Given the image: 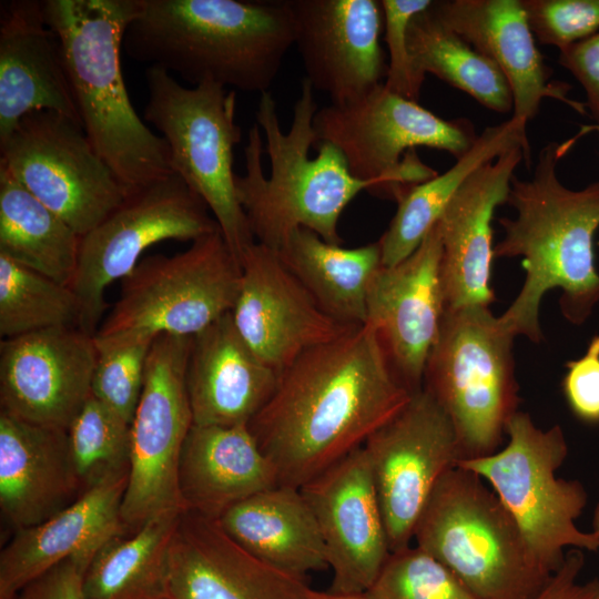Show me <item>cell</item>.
I'll list each match as a JSON object with an SVG mask.
<instances>
[{"label": "cell", "instance_id": "obj_21", "mask_svg": "<svg viewBox=\"0 0 599 599\" xmlns=\"http://www.w3.org/2000/svg\"><path fill=\"white\" fill-rule=\"evenodd\" d=\"M311 590L247 552L217 519L181 512L170 545L167 599H311Z\"/></svg>", "mask_w": 599, "mask_h": 599}, {"label": "cell", "instance_id": "obj_13", "mask_svg": "<svg viewBox=\"0 0 599 599\" xmlns=\"http://www.w3.org/2000/svg\"><path fill=\"white\" fill-rule=\"evenodd\" d=\"M193 337L161 334L152 343L131 423V466L121 506L126 535L150 519L184 510L177 471L193 426L186 368Z\"/></svg>", "mask_w": 599, "mask_h": 599}, {"label": "cell", "instance_id": "obj_5", "mask_svg": "<svg viewBox=\"0 0 599 599\" xmlns=\"http://www.w3.org/2000/svg\"><path fill=\"white\" fill-rule=\"evenodd\" d=\"M88 139L132 194L172 172L166 141L132 105L121 49L136 0H44Z\"/></svg>", "mask_w": 599, "mask_h": 599}, {"label": "cell", "instance_id": "obj_2", "mask_svg": "<svg viewBox=\"0 0 599 599\" xmlns=\"http://www.w3.org/2000/svg\"><path fill=\"white\" fill-rule=\"evenodd\" d=\"M572 144L547 143L530 179L512 176L507 203L516 216L498 220L504 237L494 246V257L520 256L526 271L520 292L499 319L511 334L536 344L542 341L539 309L548 291L561 290L560 311L577 326L599 303V181L580 190L561 183L558 163Z\"/></svg>", "mask_w": 599, "mask_h": 599}, {"label": "cell", "instance_id": "obj_22", "mask_svg": "<svg viewBox=\"0 0 599 599\" xmlns=\"http://www.w3.org/2000/svg\"><path fill=\"white\" fill-rule=\"evenodd\" d=\"M530 164V153L512 148L474 172L445 207L437 225L441 241L440 273L446 308L489 306L494 258L491 222L507 203L517 166Z\"/></svg>", "mask_w": 599, "mask_h": 599}, {"label": "cell", "instance_id": "obj_45", "mask_svg": "<svg viewBox=\"0 0 599 599\" xmlns=\"http://www.w3.org/2000/svg\"><path fill=\"white\" fill-rule=\"evenodd\" d=\"M311 599H370L369 596L364 593H336L332 591H317L311 590Z\"/></svg>", "mask_w": 599, "mask_h": 599}, {"label": "cell", "instance_id": "obj_15", "mask_svg": "<svg viewBox=\"0 0 599 599\" xmlns=\"http://www.w3.org/2000/svg\"><path fill=\"white\" fill-rule=\"evenodd\" d=\"M390 551L408 547L441 477L461 460L455 427L424 387L363 444Z\"/></svg>", "mask_w": 599, "mask_h": 599}, {"label": "cell", "instance_id": "obj_10", "mask_svg": "<svg viewBox=\"0 0 599 599\" xmlns=\"http://www.w3.org/2000/svg\"><path fill=\"white\" fill-rule=\"evenodd\" d=\"M314 129L318 142L332 143L343 153L355 177L375 183L372 193L395 201L437 174L416 156V148L459 159L477 139L468 119H443L384 83L356 101L318 109Z\"/></svg>", "mask_w": 599, "mask_h": 599}, {"label": "cell", "instance_id": "obj_41", "mask_svg": "<svg viewBox=\"0 0 599 599\" xmlns=\"http://www.w3.org/2000/svg\"><path fill=\"white\" fill-rule=\"evenodd\" d=\"M561 385L572 414L586 424H599V333L581 357L566 363Z\"/></svg>", "mask_w": 599, "mask_h": 599}, {"label": "cell", "instance_id": "obj_6", "mask_svg": "<svg viewBox=\"0 0 599 599\" xmlns=\"http://www.w3.org/2000/svg\"><path fill=\"white\" fill-rule=\"evenodd\" d=\"M413 539L476 599H532L552 575L535 559L493 489L459 466L435 487Z\"/></svg>", "mask_w": 599, "mask_h": 599}, {"label": "cell", "instance_id": "obj_33", "mask_svg": "<svg viewBox=\"0 0 599 599\" xmlns=\"http://www.w3.org/2000/svg\"><path fill=\"white\" fill-rule=\"evenodd\" d=\"M82 237L0 167V254L62 284L77 272Z\"/></svg>", "mask_w": 599, "mask_h": 599}, {"label": "cell", "instance_id": "obj_29", "mask_svg": "<svg viewBox=\"0 0 599 599\" xmlns=\"http://www.w3.org/2000/svg\"><path fill=\"white\" fill-rule=\"evenodd\" d=\"M222 529L247 552L293 577L328 569L315 516L300 488L277 485L229 508Z\"/></svg>", "mask_w": 599, "mask_h": 599}, {"label": "cell", "instance_id": "obj_1", "mask_svg": "<svg viewBox=\"0 0 599 599\" xmlns=\"http://www.w3.org/2000/svg\"><path fill=\"white\" fill-rule=\"evenodd\" d=\"M412 393L368 324L300 355L247 425L278 485L301 488L361 447Z\"/></svg>", "mask_w": 599, "mask_h": 599}, {"label": "cell", "instance_id": "obj_31", "mask_svg": "<svg viewBox=\"0 0 599 599\" xmlns=\"http://www.w3.org/2000/svg\"><path fill=\"white\" fill-rule=\"evenodd\" d=\"M276 252L325 313L346 325L365 324L368 287L382 266L378 242L343 247L301 227Z\"/></svg>", "mask_w": 599, "mask_h": 599}, {"label": "cell", "instance_id": "obj_35", "mask_svg": "<svg viewBox=\"0 0 599 599\" xmlns=\"http://www.w3.org/2000/svg\"><path fill=\"white\" fill-rule=\"evenodd\" d=\"M83 308L70 285L0 254V336L57 327L82 329Z\"/></svg>", "mask_w": 599, "mask_h": 599}, {"label": "cell", "instance_id": "obj_40", "mask_svg": "<svg viewBox=\"0 0 599 599\" xmlns=\"http://www.w3.org/2000/svg\"><path fill=\"white\" fill-rule=\"evenodd\" d=\"M379 2L389 55L384 85L394 93L418 102L425 75L414 65L408 49L407 30L412 19L427 10L433 1L380 0Z\"/></svg>", "mask_w": 599, "mask_h": 599}, {"label": "cell", "instance_id": "obj_14", "mask_svg": "<svg viewBox=\"0 0 599 599\" xmlns=\"http://www.w3.org/2000/svg\"><path fill=\"white\" fill-rule=\"evenodd\" d=\"M205 202L175 173L128 195L81 240L70 284L83 308L82 329L95 335L108 306L104 293L129 275L150 246L195 241L220 230Z\"/></svg>", "mask_w": 599, "mask_h": 599}, {"label": "cell", "instance_id": "obj_43", "mask_svg": "<svg viewBox=\"0 0 599 599\" xmlns=\"http://www.w3.org/2000/svg\"><path fill=\"white\" fill-rule=\"evenodd\" d=\"M585 565L581 549L567 550L561 566L532 599H599V580L579 581Z\"/></svg>", "mask_w": 599, "mask_h": 599}, {"label": "cell", "instance_id": "obj_28", "mask_svg": "<svg viewBox=\"0 0 599 599\" xmlns=\"http://www.w3.org/2000/svg\"><path fill=\"white\" fill-rule=\"evenodd\" d=\"M177 485L185 510L219 519L278 480L247 425H193L181 450Z\"/></svg>", "mask_w": 599, "mask_h": 599}, {"label": "cell", "instance_id": "obj_12", "mask_svg": "<svg viewBox=\"0 0 599 599\" xmlns=\"http://www.w3.org/2000/svg\"><path fill=\"white\" fill-rule=\"evenodd\" d=\"M0 167L81 237L129 195L82 126L51 111L26 115L0 141Z\"/></svg>", "mask_w": 599, "mask_h": 599}, {"label": "cell", "instance_id": "obj_16", "mask_svg": "<svg viewBox=\"0 0 599 599\" xmlns=\"http://www.w3.org/2000/svg\"><path fill=\"white\" fill-rule=\"evenodd\" d=\"M97 361L95 336L78 327L2 339L1 412L67 430L92 395Z\"/></svg>", "mask_w": 599, "mask_h": 599}, {"label": "cell", "instance_id": "obj_34", "mask_svg": "<svg viewBox=\"0 0 599 599\" xmlns=\"http://www.w3.org/2000/svg\"><path fill=\"white\" fill-rule=\"evenodd\" d=\"M407 42L420 74L436 75L494 112L512 111L511 92L499 69L436 18L429 8L412 19Z\"/></svg>", "mask_w": 599, "mask_h": 599}, {"label": "cell", "instance_id": "obj_25", "mask_svg": "<svg viewBox=\"0 0 599 599\" xmlns=\"http://www.w3.org/2000/svg\"><path fill=\"white\" fill-rule=\"evenodd\" d=\"M128 479L92 488L45 521L16 530L0 552V599L18 596L69 558L85 572L108 541L126 535L121 506Z\"/></svg>", "mask_w": 599, "mask_h": 599}, {"label": "cell", "instance_id": "obj_38", "mask_svg": "<svg viewBox=\"0 0 599 599\" xmlns=\"http://www.w3.org/2000/svg\"><path fill=\"white\" fill-rule=\"evenodd\" d=\"M366 593L370 599H476L446 566L410 545L389 554Z\"/></svg>", "mask_w": 599, "mask_h": 599}, {"label": "cell", "instance_id": "obj_20", "mask_svg": "<svg viewBox=\"0 0 599 599\" xmlns=\"http://www.w3.org/2000/svg\"><path fill=\"white\" fill-rule=\"evenodd\" d=\"M437 223L405 260L382 265L366 300V322L377 332L400 382L413 394L423 388L428 355L446 309Z\"/></svg>", "mask_w": 599, "mask_h": 599}, {"label": "cell", "instance_id": "obj_8", "mask_svg": "<svg viewBox=\"0 0 599 599\" xmlns=\"http://www.w3.org/2000/svg\"><path fill=\"white\" fill-rule=\"evenodd\" d=\"M145 82L143 120L166 141L172 172L205 202L241 264L255 241L233 171L234 148L242 138L235 121L236 92L214 82L185 87L156 67H148Z\"/></svg>", "mask_w": 599, "mask_h": 599}, {"label": "cell", "instance_id": "obj_24", "mask_svg": "<svg viewBox=\"0 0 599 599\" xmlns=\"http://www.w3.org/2000/svg\"><path fill=\"white\" fill-rule=\"evenodd\" d=\"M38 111L60 113L82 126L43 1L11 0L1 6L0 18V141Z\"/></svg>", "mask_w": 599, "mask_h": 599}, {"label": "cell", "instance_id": "obj_36", "mask_svg": "<svg viewBox=\"0 0 599 599\" xmlns=\"http://www.w3.org/2000/svg\"><path fill=\"white\" fill-rule=\"evenodd\" d=\"M81 493L129 478L131 423L92 395L67 429Z\"/></svg>", "mask_w": 599, "mask_h": 599}, {"label": "cell", "instance_id": "obj_48", "mask_svg": "<svg viewBox=\"0 0 599 599\" xmlns=\"http://www.w3.org/2000/svg\"><path fill=\"white\" fill-rule=\"evenodd\" d=\"M11 599H24L20 593Z\"/></svg>", "mask_w": 599, "mask_h": 599}, {"label": "cell", "instance_id": "obj_47", "mask_svg": "<svg viewBox=\"0 0 599 599\" xmlns=\"http://www.w3.org/2000/svg\"><path fill=\"white\" fill-rule=\"evenodd\" d=\"M592 131H596L599 133V124H592V125H586L582 128L581 132L579 133V135H582L587 132H592Z\"/></svg>", "mask_w": 599, "mask_h": 599}, {"label": "cell", "instance_id": "obj_30", "mask_svg": "<svg viewBox=\"0 0 599 599\" xmlns=\"http://www.w3.org/2000/svg\"><path fill=\"white\" fill-rule=\"evenodd\" d=\"M527 121L510 119L484 129L470 150L444 173L407 189L397 200V210L379 238L382 265L392 266L408 257L424 241L445 207L479 167L512 148L530 153Z\"/></svg>", "mask_w": 599, "mask_h": 599}, {"label": "cell", "instance_id": "obj_4", "mask_svg": "<svg viewBox=\"0 0 599 599\" xmlns=\"http://www.w3.org/2000/svg\"><path fill=\"white\" fill-rule=\"evenodd\" d=\"M317 111L314 89L304 78L290 130H282L268 91L260 95L256 123L247 134L245 173L236 175V194L254 241L274 251L301 227L341 244L338 221L344 210L361 192L375 187L352 174L332 143L319 142L317 155L309 156L318 142Z\"/></svg>", "mask_w": 599, "mask_h": 599}, {"label": "cell", "instance_id": "obj_17", "mask_svg": "<svg viewBox=\"0 0 599 599\" xmlns=\"http://www.w3.org/2000/svg\"><path fill=\"white\" fill-rule=\"evenodd\" d=\"M240 291L231 311L251 349L278 375L307 349L355 325L325 313L278 253L252 243L241 257Z\"/></svg>", "mask_w": 599, "mask_h": 599}, {"label": "cell", "instance_id": "obj_11", "mask_svg": "<svg viewBox=\"0 0 599 599\" xmlns=\"http://www.w3.org/2000/svg\"><path fill=\"white\" fill-rule=\"evenodd\" d=\"M241 274L220 230L174 255L144 257L121 280L119 298L95 336L193 337L233 309Z\"/></svg>", "mask_w": 599, "mask_h": 599}, {"label": "cell", "instance_id": "obj_39", "mask_svg": "<svg viewBox=\"0 0 599 599\" xmlns=\"http://www.w3.org/2000/svg\"><path fill=\"white\" fill-rule=\"evenodd\" d=\"M535 39L559 51L599 31V0H521Z\"/></svg>", "mask_w": 599, "mask_h": 599}, {"label": "cell", "instance_id": "obj_7", "mask_svg": "<svg viewBox=\"0 0 599 599\" xmlns=\"http://www.w3.org/2000/svg\"><path fill=\"white\" fill-rule=\"evenodd\" d=\"M515 337L489 306L445 309L423 387L450 418L461 460L497 451L518 412Z\"/></svg>", "mask_w": 599, "mask_h": 599}, {"label": "cell", "instance_id": "obj_32", "mask_svg": "<svg viewBox=\"0 0 599 599\" xmlns=\"http://www.w3.org/2000/svg\"><path fill=\"white\" fill-rule=\"evenodd\" d=\"M182 511L161 514L108 541L83 575V598L167 599L170 545Z\"/></svg>", "mask_w": 599, "mask_h": 599}, {"label": "cell", "instance_id": "obj_9", "mask_svg": "<svg viewBox=\"0 0 599 599\" xmlns=\"http://www.w3.org/2000/svg\"><path fill=\"white\" fill-rule=\"evenodd\" d=\"M507 445L488 456L463 459L457 466L489 484L516 521L538 561L554 573L564 562L565 549L599 550V538L580 530L577 518L588 494L576 479L556 475L568 455L560 425L538 428L530 415L516 412L506 426Z\"/></svg>", "mask_w": 599, "mask_h": 599}, {"label": "cell", "instance_id": "obj_27", "mask_svg": "<svg viewBox=\"0 0 599 599\" xmlns=\"http://www.w3.org/2000/svg\"><path fill=\"white\" fill-rule=\"evenodd\" d=\"M277 380L278 374L242 338L231 312L193 336L186 368L193 425H248Z\"/></svg>", "mask_w": 599, "mask_h": 599}, {"label": "cell", "instance_id": "obj_44", "mask_svg": "<svg viewBox=\"0 0 599 599\" xmlns=\"http://www.w3.org/2000/svg\"><path fill=\"white\" fill-rule=\"evenodd\" d=\"M83 575L84 569L69 558L32 581L20 595L24 599H84Z\"/></svg>", "mask_w": 599, "mask_h": 599}, {"label": "cell", "instance_id": "obj_3", "mask_svg": "<svg viewBox=\"0 0 599 599\" xmlns=\"http://www.w3.org/2000/svg\"><path fill=\"white\" fill-rule=\"evenodd\" d=\"M294 45L288 0H136L123 49L192 87L268 92Z\"/></svg>", "mask_w": 599, "mask_h": 599}, {"label": "cell", "instance_id": "obj_18", "mask_svg": "<svg viewBox=\"0 0 599 599\" xmlns=\"http://www.w3.org/2000/svg\"><path fill=\"white\" fill-rule=\"evenodd\" d=\"M300 489L325 546L333 572L329 591L366 592L392 551L363 445Z\"/></svg>", "mask_w": 599, "mask_h": 599}, {"label": "cell", "instance_id": "obj_37", "mask_svg": "<svg viewBox=\"0 0 599 599\" xmlns=\"http://www.w3.org/2000/svg\"><path fill=\"white\" fill-rule=\"evenodd\" d=\"M153 341L149 336H95L98 361L91 384L92 396L130 423L143 389Z\"/></svg>", "mask_w": 599, "mask_h": 599}, {"label": "cell", "instance_id": "obj_26", "mask_svg": "<svg viewBox=\"0 0 599 599\" xmlns=\"http://www.w3.org/2000/svg\"><path fill=\"white\" fill-rule=\"evenodd\" d=\"M81 495L67 430L0 412V509L14 531L45 521Z\"/></svg>", "mask_w": 599, "mask_h": 599}, {"label": "cell", "instance_id": "obj_23", "mask_svg": "<svg viewBox=\"0 0 599 599\" xmlns=\"http://www.w3.org/2000/svg\"><path fill=\"white\" fill-rule=\"evenodd\" d=\"M429 10L499 69L511 92V116L532 120L546 98L588 114L585 102L568 95V83L550 79L521 0H443Z\"/></svg>", "mask_w": 599, "mask_h": 599}, {"label": "cell", "instance_id": "obj_46", "mask_svg": "<svg viewBox=\"0 0 599 599\" xmlns=\"http://www.w3.org/2000/svg\"><path fill=\"white\" fill-rule=\"evenodd\" d=\"M592 531L597 535L599 538V504L595 508L593 517H592Z\"/></svg>", "mask_w": 599, "mask_h": 599}, {"label": "cell", "instance_id": "obj_42", "mask_svg": "<svg viewBox=\"0 0 599 599\" xmlns=\"http://www.w3.org/2000/svg\"><path fill=\"white\" fill-rule=\"evenodd\" d=\"M558 63L579 82L587 112L599 124V31L559 51Z\"/></svg>", "mask_w": 599, "mask_h": 599}, {"label": "cell", "instance_id": "obj_19", "mask_svg": "<svg viewBox=\"0 0 599 599\" xmlns=\"http://www.w3.org/2000/svg\"><path fill=\"white\" fill-rule=\"evenodd\" d=\"M296 47L314 90L331 104L356 101L384 83L383 10L376 0H288Z\"/></svg>", "mask_w": 599, "mask_h": 599}]
</instances>
